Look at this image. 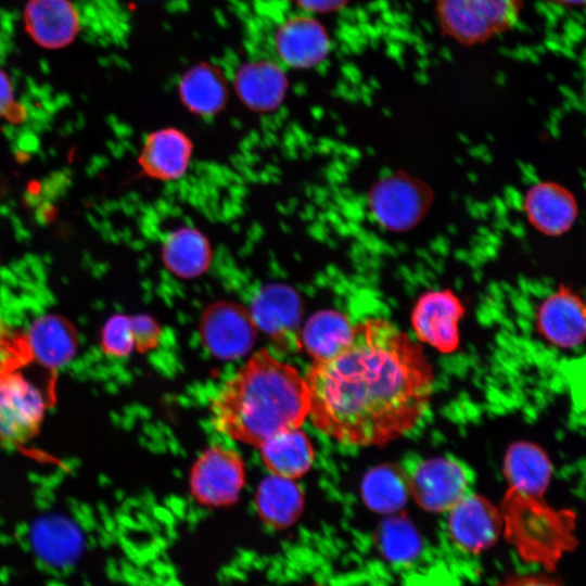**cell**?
Instances as JSON below:
<instances>
[{
  "instance_id": "1",
  "label": "cell",
  "mask_w": 586,
  "mask_h": 586,
  "mask_svg": "<svg viewBox=\"0 0 586 586\" xmlns=\"http://www.w3.org/2000/svg\"><path fill=\"white\" fill-rule=\"evenodd\" d=\"M310 417L327 436L349 446H383L413 429L434 387L423 348L382 318L354 324L335 356L314 361L305 377Z\"/></svg>"
},
{
  "instance_id": "2",
  "label": "cell",
  "mask_w": 586,
  "mask_h": 586,
  "mask_svg": "<svg viewBox=\"0 0 586 586\" xmlns=\"http://www.w3.org/2000/svg\"><path fill=\"white\" fill-rule=\"evenodd\" d=\"M308 410L305 378L266 348L256 352L211 404L218 432L258 448L269 437L300 428Z\"/></svg>"
},
{
  "instance_id": "3",
  "label": "cell",
  "mask_w": 586,
  "mask_h": 586,
  "mask_svg": "<svg viewBox=\"0 0 586 586\" xmlns=\"http://www.w3.org/2000/svg\"><path fill=\"white\" fill-rule=\"evenodd\" d=\"M499 510L507 540L527 562L553 569L576 544L575 514L552 508L544 496L508 487Z\"/></svg>"
},
{
  "instance_id": "4",
  "label": "cell",
  "mask_w": 586,
  "mask_h": 586,
  "mask_svg": "<svg viewBox=\"0 0 586 586\" xmlns=\"http://www.w3.org/2000/svg\"><path fill=\"white\" fill-rule=\"evenodd\" d=\"M522 8V0H435L442 31L463 46L481 44L510 30Z\"/></svg>"
},
{
  "instance_id": "5",
  "label": "cell",
  "mask_w": 586,
  "mask_h": 586,
  "mask_svg": "<svg viewBox=\"0 0 586 586\" xmlns=\"http://www.w3.org/2000/svg\"><path fill=\"white\" fill-rule=\"evenodd\" d=\"M409 495L428 512H447L472 491V470L450 456L417 458L402 466Z\"/></svg>"
},
{
  "instance_id": "6",
  "label": "cell",
  "mask_w": 586,
  "mask_h": 586,
  "mask_svg": "<svg viewBox=\"0 0 586 586\" xmlns=\"http://www.w3.org/2000/svg\"><path fill=\"white\" fill-rule=\"evenodd\" d=\"M23 368L0 374V441L25 443L35 437L49 405L48 393Z\"/></svg>"
},
{
  "instance_id": "7",
  "label": "cell",
  "mask_w": 586,
  "mask_h": 586,
  "mask_svg": "<svg viewBox=\"0 0 586 586\" xmlns=\"http://www.w3.org/2000/svg\"><path fill=\"white\" fill-rule=\"evenodd\" d=\"M245 466L235 451L220 446L205 450L190 474V489L204 506L220 507L234 504L244 486Z\"/></svg>"
},
{
  "instance_id": "8",
  "label": "cell",
  "mask_w": 586,
  "mask_h": 586,
  "mask_svg": "<svg viewBox=\"0 0 586 586\" xmlns=\"http://www.w3.org/2000/svg\"><path fill=\"white\" fill-rule=\"evenodd\" d=\"M200 336L209 353L224 360L244 356L253 346L257 328L250 310L233 302H216L203 313Z\"/></svg>"
},
{
  "instance_id": "9",
  "label": "cell",
  "mask_w": 586,
  "mask_h": 586,
  "mask_svg": "<svg viewBox=\"0 0 586 586\" xmlns=\"http://www.w3.org/2000/svg\"><path fill=\"white\" fill-rule=\"evenodd\" d=\"M257 328L278 345L301 347L300 324L303 302L295 289L284 283H269L254 295L249 309Z\"/></svg>"
},
{
  "instance_id": "10",
  "label": "cell",
  "mask_w": 586,
  "mask_h": 586,
  "mask_svg": "<svg viewBox=\"0 0 586 586\" xmlns=\"http://www.w3.org/2000/svg\"><path fill=\"white\" fill-rule=\"evenodd\" d=\"M447 528L451 540L462 550L480 553L492 547L502 532L498 507L471 492L448 511Z\"/></svg>"
},
{
  "instance_id": "11",
  "label": "cell",
  "mask_w": 586,
  "mask_h": 586,
  "mask_svg": "<svg viewBox=\"0 0 586 586\" xmlns=\"http://www.w3.org/2000/svg\"><path fill=\"white\" fill-rule=\"evenodd\" d=\"M464 309L449 291H433L422 295L413 307L411 326L418 340L447 354L459 346L458 323Z\"/></svg>"
},
{
  "instance_id": "12",
  "label": "cell",
  "mask_w": 586,
  "mask_h": 586,
  "mask_svg": "<svg viewBox=\"0 0 586 586\" xmlns=\"http://www.w3.org/2000/svg\"><path fill=\"white\" fill-rule=\"evenodd\" d=\"M193 149L191 138L181 129L161 128L144 139L138 163L149 178L160 181L179 180L189 169Z\"/></svg>"
},
{
  "instance_id": "13",
  "label": "cell",
  "mask_w": 586,
  "mask_h": 586,
  "mask_svg": "<svg viewBox=\"0 0 586 586\" xmlns=\"http://www.w3.org/2000/svg\"><path fill=\"white\" fill-rule=\"evenodd\" d=\"M23 20L30 38L51 50L72 43L80 29L79 15L71 0H28Z\"/></svg>"
},
{
  "instance_id": "14",
  "label": "cell",
  "mask_w": 586,
  "mask_h": 586,
  "mask_svg": "<svg viewBox=\"0 0 586 586\" xmlns=\"http://www.w3.org/2000/svg\"><path fill=\"white\" fill-rule=\"evenodd\" d=\"M275 48L286 65L307 68L326 58L330 41L319 22L310 16L297 15L279 26L275 35Z\"/></svg>"
},
{
  "instance_id": "15",
  "label": "cell",
  "mask_w": 586,
  "mask_h": 586,
  "mask_svg": "<svg viewBox=\"0 0 586 586\" xmlns=\"http://www.w3.org/2000/svg\"><path fill=\"white\" fill-rule=\"evenodd\" d=\"M540 334L553 346L575 348L585 337V309L581 300L561 290L547 297L537 314Z\"/></svg>"
},
{
  "instance_id": "16",
  "label": "cell",
  "mask_w": 586,
  "mask_h": 586,
  "mask_svg": "<svg viewBox=\"0 0 586 586\" xmlns=\"http://www.w3.org/2000/svg\"><path fill=\"white\" fill-rule=\"evenodd\" d=\"M234 90L251 111L269 113L277 110L286 93L288 81L278 64L268 60L243 64L234 76Z\"/></svg>"
},
{
  "instance_id": "17",
  "label": "cell",
  "mask_w": 586,
  "mask_h": 586,
  "mask_svg": "<svg viewBox=\"0 0 586 586\" xmlns=\"http://www.w3.org/2000/svg\"><path fill=\"white\" fill-rule=\"evenodd\" d=\"M33 361L55 371L68 362L77 349V332L64 317L49 314L36 319L25 332Z\"/></svg>"
},
{
  "instance_id": "18",
  "label": "cell",
  "mask_w": 586,
  "mask_h": 586,
  "mask_svg": "<svg viewBox=\"0 0 586 586\" xmlns=\"http://www.w3.org/2000/svg\"><path fill=\"white\" fill-rule=\"evenodd\" d=\"M161 258L171 275L191 280L208 271L213 262V247L202 231L183 226L167 234L162 244Z\"/></svg>"
},
{
  "instance_id": "19",
  "label": "cell",
  "mask_w": 586,
  "mask_h": 586,
  "mask_svg": "<svg viewBox=\"0 0 586 586\" xmlns=\"http://www.w3.org/2000/svg\"><path fill=\"white\" fill-rule=\"evenodd\" d=\"M259 449L262 460L271 474L291 480L304 475L315 458L311 442L300 428L269 437Z\"/></svg>"
},
{
  "instance_id": "20",
  "label": "cell",
  "mask_w": 586,
  "mask_h": 586,
  "mask_svg": "<svg viewBox=\"0 0 586 586\" xmlns=\"http://www.w3.org/2000/svg\"><path fill=\"white\" fill-rule=\"evenodd\" d=\"M255 506L266 525L284 530L300 518L304 508V495L293 480L271 474L258 485Z\"/></svg>"
},
{
  "instance_id": "21",
  "label": "cell",
  "mask_w": 586,
  "mask_h": 586,
  "mask_svg": "<svg viewBox=\"0 0 586 586\" xmlns=\"http://www.w3.org/2000/svg\"><path fill=\"white\" fill-rule=\"evenodd\" d=\"M551 473L547 454L536 444L519 442L509 446L504 460V474L509 487L544 496Z\"/></svg>"
},
{
  "instance_id": "22",
  "label": "cell",
  "mask_w": 586,
  "mask_h": 586,
  "mask_svg": "<svg viewBox=\"0 0 586 586\" xmlns=\"http://www.w3.org/2000/svg\"><path fill=\"white\" fill-rule=\"evenodd\" d=\"M354 324L337 310L313 314L302 330L300 343L314 361H323L340 353L351 341Z\"/></svg>"
},
{
  "instance_id": "23",
  "label": "cell",
  "mask_w": 586,
  "mask_h": 586,
  "mask_svg": "<svg viewBox=\"0 0 586 586\" xmlns=\"http://www.w3.org/2000/svg\"><path fill=\"white\" fill-rule=\"evenodd\" d=\"M179 98L187 110L198 116L218 114L227 102V86L221 74L208 65L189 69L178 87Z\"/></svg>"
},
{
  "instance_id": "24",
  "label": "cell",
  "mask_w": 586,
  "mask_h": 586,
  "mask_svg": "<svg viewBox=\"0 0 586 586\" xmlns=\"http://www.w3.org/2000/svg\"><path fill=\"white\" fill-rule=\"evenodd\" d=\"M525 207L534 226L550 234L565 231L575 217L571 195L552 183L534 187L526 196Z\"/></svg>"
},
{
  "instance_id": "25",
  "label": "cell",
  "mask_w": 586,
  "mask_h": 586,
  "mask_svg": "<svg viewBox=\"0 0 586 586\" xmlns=\"http://www.w3.org/2000/svg\"><path fill=\"white\" fill-rule=\"evenodd\" d=\"M409 496L402 466L387 463L371 469L361 483V497L366 506L379 513L400 510Z\"/></svg>"
},
{
  "instance_id": "26",
  "label": "cell",
  "mask_w": 586,
  "mask_h": 586,
  "mask_svg": "<svg viewBox=\"0 0 586 586\" xmlns=\"http://www.w3.org/2000/svg\"><path fill=\"white\" fill-rule=\"evenodd\" d=\"M31 540L38 557L44 563L59 569L75 563L82 550L78 531L61 520L40 522L33 532Z\"/></svg>"
},
{
  "instance_id": "27",
  "label": "cell",
  "mask_w": 586,
  "mask_h": 586,
  "mask_svg": "<svg viewBox=\"0 0 586 586\" xmlns=\"http://www.w3.org/2000/svg\"><path fill=\"white\" fill-rule=\"evenodd\" d=\"M371 207L385 225L405 227L420 214L421 201L417 190L404 181L380 183L371 194Z\"/></svg>"
},
{
  "instance_id": "28",
  "label": "cell",
  "mask_w": 586,
  "mask_h": 586,
  "mask_svg": "<svg viewBox=\"0 0 586 586\" xmlns=\"http://www.w3.org/2000/svg\"><path fill=\"white\" fill-rule=\"evenodd\" d=\"M379 540L383 552L394 560L411 558L420 547L415 527L404 517L385 520L379 530Z\"/></svg>"
},
{
  "instance_id": "29",
  "label": "cell",
  "mask_w": 586,
  "mask_h": 586,
  "mask_svg": "<svg viewBox=\"0 0 586 586\" xmlns=\"http://www.w3.org/2000/svg\"><path fill=\"white\" fill-rule=\"evenodd\" d=\"M34 364L25 332L13 330L0 318V374Z\"/></svg>"
},
{
  "instance_id": "30",
  "label": "cell",
  "mask_w": 586,
  "mask_h": 586,
  "mask_svg": "<svg viewBox=\"0 0 586 586\" xmlns=\"http://www.w3.org/2000/svg\"><path fill=\"white\" fill-rule=\"evenodd\" d=\"M103 352L112 357H126L135 347L129 316L114 315L101 332Z\"/></svg>"
},
{
  "instance_id": "31",
  "label": "cell",
  "mask_w": 586,
  "mask_h": 586,
  "mask_svg": "<svg viewBox=\"0 0 586 586\" xmlns=\"http://www.w3.org/2000/svg\"><path fill=\"white\" fill-rule=\"evenodd\" d=\"M133 344L138 352L145 353L158 345L161 327L148 315L129 316Z\"/></svg>"
},
{
  "instance_id": "32",
  "label": "cell",
  "mask_w": 586,
  "mask_h": 586,
  "mask_svg": "<svg viewBox=\"0 0 586 586\" xmlns=\"http://www.w3.org/2000/svg\"><path fill=\"white\" fill-rule=\"evenodd\" d=\"M15 106L14 88L9 75L0 68V117H4Z\"/></svg>"
},
{
  "instance_id": "33",
  "label": "cell",
  "mask_w": 586,
  "mask_h": 586,
  "mask_svg": "<svg viewBox=\"0 0 586 586\" xmlns=\"http://www.w3.org/2000/svg\"><path fill=\"white\" fill-rule=\"evenodd\" d=\"M499 586H561L555 581L539 575H518Z\"/></svg>"
},
{
  "instance_id": "34",
  "label": "cell",
  "mask_w": 586,
  "mask_h": 586,
  "mask_svg": "<svg viewBox=\"0 0 586 586\" xmlns=\"http://www.w3.org/2000/svg\"><path fill=\"white\" fill-rule=\"evenodd\" d=\"M298 4L309 11L330 12L342 8L347 0H296Z\"/></svg>"
},
{
  "instance_id": "35",
  "label": "cell",
  "mask_w": 586,
  "mask_h": 586,
  "mask_svg": "<svg viewBox=\"0 0 586 586\" xmlns=\"http://www.w3.org/2000/svg\"><path fill=\"white\" fill-rule=\"evenodd\" d=\"M563 9H576L585 3V0H547Z\"/></svg>"
}]
</instances>
